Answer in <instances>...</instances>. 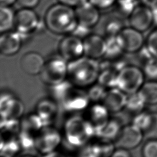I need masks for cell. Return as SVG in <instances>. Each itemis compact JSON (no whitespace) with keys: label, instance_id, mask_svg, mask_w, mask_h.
Wrapping results in <instances>:
<instances>
[{"label":"cell","instance_id":"4316f807","mask_svg":"<svg viewBox=\"0 0 157 157\" xmlns=\"http://www.w3.org/2000/svg\"><path fill=\"white\" fill-rule=\"evenodd\" d=\"M106 42L107 48L104 57L107 59H115L124 52L117 36L107 37Z\"/></svg>","mask_w":157,"mask_h":157},{"label":"cell","instance_id":"f1b7e54d","mask_svg":"<svg viewBox=\"0 0 157 157\" xmlns=\"http://www.w3.org/2000/svg\"><path fill=\"white\" fill-rule=\"evenodd\" d=\"M134 0H117L115 2L116 11L121 17H128L136 6Z\"/></svg>","mask_w":157,"mask_h":157},{"label":"cell","instance_id":"d590c367","mask_svg":"<svg viewBox=\"0 0 157 157\" xmlns=\"http://www.w3.org/2000/svg\"><path fill=\"white\" fill-rule=\"evenodd\" d=\"M142 157H157V139H148L142 148Z\"/></svg>","mask_w":157,"mask_h":157},{"label":"cell","instance_id":"4dcf8cb0","mask_svg":"<svg viewBox=\"0 0 157 157\" xmlns=\"http://www.w3.org/2000/svg\"><path fill=\"white\" fill-rule=\"evenodd\" d=\"M151 120V113L146 112H139L134 116L132 123L144 132L148 127Z\"/></svg>","mask_w":157,"mask_h":157},{"label":"cell","instance_id":"52a82bcc","mask_svg":"<svg viewBox=\"0 0 157 157\" xmlns=\"http://www.w3.org/2000/svg\"><path fill=\"white\" fill-rule=\"evenodd\" d=\"M62 140V135L55 128L44 126L36 136L35 148L44 155L56 150Z\"/></svg>","mask_w":157,"mask_h":157},{"label":"cell","instance_id":"ab89813d","mask_svg":"<svg viewBox=\"0 0 157 157\" xmlns=\"http://www.w3.org/2000/svg\"><path fill=\"white\" fill-rule=\"evenodd\" d=\"M40 0H17V2L22 8L33 9L39 3Z\"/></svg>","mask_w":157,"mask_h":157},{"label":"cell","instance_id":"ba28073f","mask_svg":"<svg viewBox=\"0 0 157 157\" xmlns=\"http://www.w3.org/2000/svg\"><path fill=\"white\" fill-rule=\"evenodd\" d=\"M59 55L68 63L84 55L83 42L80 37L69 34L63 38L58 45Z\"/></svg>","mask_w":157,"mask_h":157},{"label":"cell","instance_id":"f35d334b","mask_svg":"<svg viewBox=\"0 0 157 157\" xmlns=\"http://www.w3.org/2000/svg\"><path fill=\"white\" fill-rule=\"evenodd\" d=\"M13 157H44V156L39 151L34 148L21 150Z\"/></svg>","mask_w":157,"mask_h":157},{"label":"cell","instance_id":"8992f818","mask_svg":"<svg viewBox=\"0 0 157 157\" xmlns=\"http://www.w3.org/2000/svg\"><path fill=\"white\" fill-rule=\"evenodd\" d=\"M90 102L87 91L72 85L64 94L58 104L64 112L76 114L85 110Z\"/></svg>","mask_w":157,"mask_h":157},{"label":"cell","instance_id":"7c38bea8","mask_svg":"<svg viewBox=\"0 0 157 157\" xmlns=\"http://www.w3.org/2000/svg\"><path fill=\"white\" fill-rule=\"evenodd\" d=\"M39 25V18L33 9L21 8L15 13V27L23 36L32 33Z\"/></svg>","mask_w":157,"mask_h":157},{"label":"cell","instance_id":"30bf717a","mask_svg":"<svg viewBox=\"0 0 157 157\" xmlns=\"http://www.w3.org/2000/svg\"><path fill=\"white\" fill-rule=\"evenodd\" d=\"M117 37L124 52L137 53L144 47L145 39L142 33L131 26L123 28Z\"/></svg>","mask_w":157,"mask_h":157},{"label":"cell","instance_id":"74e56055","mask_svg":"<svg viewBox=\"0 0 157 157\" xmlns=\"http://www.w3.org/2000/svg\"><path fill=\"white\" fill-rule=\"evenodd\" d=\"M99 9H106L115 4L117 0H88Z\"/></svg>","mask_w":157,"mask_h":157},{"label":"cell","instance_id":"7402d4cb","mask_svg":"<svg viewBox=\"0 0 157 157\" xmlns=\"http://www.w3.org/2000/svg\"><path fill=\"white\" fill-rule=\"evenodd\" d=\"M123 126L121 122L118 119H110L102 129L96 134V136L107 139L114 142L118 137Z\"/></svg>","mask_w":157,"mask_h":157},{"label":"cell","instance_id":"f6af8a7d","mask_svg":"<svg viewBox=\"0 0 157 157\" xmlns=\"http://www.w3.org/2000/svg\"><path fill=\"white\" fill-rule=\"evenodd\" d=\"M17 0H0L1 6H10V5L14 4Z\"/></svg>","mask_w":157,"mask_h":157},{"label":"cell","instance_id":"6da1fadb","mask_svg":"<svg viewBox=\"0 0 157 157\" xmlns=\"http://www.w3.org/2000/svg\"><path fill=\"white\" fill-rule=\"evenodd\" d=\"M44 21L48 29L56 34H72L78 25L75 9L60 2L47 10Z\"/></svg>","mask_w":157,"mask_h":157},{"label":"cell","instance_id":"b9f144b4","mask_svg":"<svg viewBox=\"0 0 157 157\" xmlns=\"http://www.w3.org/2000/svg\"><path fill=\"white\" fill-rule=\"evenodd\" d=\"M59 2L71 7H77L88 0H58Z\"/></svg>","mask_w":157,"mask_h":157},{"label":"cell","instance_id":"1f68e13d","mask_svg":"<svg viewBox=\"0 0 157 157\" xmlns=\"http://www.w3.org/2000/svg\"><path fill=\"white\" fill-rule=\"evenodd\" d=\"M77 157H100L95 144L88 142L78 148Z\"/></svg>","mask_w":157,"mask_h":157},{"label":"cell","instance_id":"9a60e30c","mask_svg":"<svg viewBox=\"0 0 157 157\" xmlns=\"http://www.w3.org/2000/svg\"><path fill=\"white\" fill-rule=\"evenodd\" d=\"M109 111L101 103H94L87 109L86 119L95 131L96 134L107 124L110 120Z\"/></svg>","mask_w":157,"mask_h":157},{"label":"cell","instance_id":"44dd1931","mask_svg":"<svg viewBox=\"0 0 157 157\" xmlns=\"http://www.w3.org/2000/svg\"><path fill=\"white\" fill-rule=\"evenodd\" d=\"M44 126L42 120L36 112L26 115L20 120V131L35 137Z\"/></svg>","mask_w":157,"mask_h":157},{"label":"cell","instance_id":"7bdbcfd3","mask_svg":"<svg viewBox=\"0 0 157 157\" xmlns=\"http://www.w3.org/2000/svg\"><path fill=\"white\" fill-rule=\"evenodd\" d=\"M43 156H44V157H66L63 153H61L56 150H55L49 153L44 155Z\"/></svg>","mask_w":157,"mask_h":157},{"label":"cell","instance_id":"e575fe53","mask_svg":"<svg viewBox=\"0 0 157 157\" xmlns=\"http://www.w3.org/2000/svg\"><path fill=\"white\" fill-rule=\"evenodd\" d=\"M143 133L148 139H157V113H151L150 123Z\"/></svg>","mask_w":157,"mask_h":157},{"label":"cell","instance_id":"ac0fdd59","mask_svg":"<svg viewBox=\"0 0 157 157\" xmlns=\"http://www.w3.org/2000/svg\"><path fill=\"white\" fill-rule=\"evenodd\" d=\"M59 105L53 98H44L38 101L36 113L41 118L44 126L51 125L59 112Z\"/></svg>","mask_w":157,"mask_h":157},{"label":"cell","instance_id":"d4e9b609","mask_svg":"<svg viewBox=\"0 0 157 157\" xmlns=\"http://www.w3.org/2000/svg\"><path fill=\"white\" fill-rule=\"evenodd\" d=\"M15 13L7 6L0 8V31L1 33L9 31L15 26Z\"/></svg>","mask_w":157,"mask_h":157},{"label":"cell","instance_id":"7dc6e473","mask_svg":"<svg viewBox=\"0 0 157 157\" xmlns=\"http://www.w3.org/2000/svg\"><path fill=\"white\" fill-rule=\"evenodd\" d=\"M134 1H136V0H134Z\"/></svg>","mask_w":157,"mask_h":157},{"label":"cell","instance_id":"3957f363","mask_svg":"<svg viewBox=\"0 0 157 157\" xmlns=\"http://www.w3.org/2000/svg\"><path fill=\"white\" fill-rule=\"evenodd\" d=\"M95 136V131L85 117L75 114L64 124L63 140L67 147L78 149L90 142Z\"/></svg>","mask_w":157,"mask_h":157},{"label":"cell","instance_id":"ffe728a7","mask_svg":"<svg viewBox=\"0 0 157 157\" xmlns=\"http://www.w3.org/2000/svg\"><path fill=\"white\" fill-rule=\"evenodd\" d=\"M23 36L18 32H5L0 37V51L5 56L16 54L20 49Z\"/></svg>","mask_w":157,"mask_h":157},{"label":"cell","instance_id":"e0dca14e","mask_svg":"<svg viewBox=\"0 0 157 157\" xmlns=\"http://www.w3.org/2000/svg\"><path fill=\"white\" fill-rule=\"evenodd\" d=\"M127 94L118 88L109 89L101 101L110 113H118L125 107Z\"/></svg>","mask_w":157,"mask_h":157},{"label":"cell","instance_id":"484cf974","mask_svg":"<svg viewBox=\"0 0 157 157\" xmlns=\"http://www.w3.org/2000/svg\"><path fill=\"white\" fill-rule=\"evenodd\" d=\"M139 91L142 94L145 102L148 105L157 104V81L151 80L145 82Z\"/></svg>","mask_w":157,"mask_h":157},{"label":"cell","instance_id":"5bb4252c","mask_svg":"<svg viewBox=\"0 0 157 157\" xmlns=\"http://www.w3.org/2000/svg\"><path fill=\"white\" fill-rule=\"evenodd\" d=\"M98 9L89 1L75 7V11L78 25L88 29L94 27L100 19Z\"/></svg>","mask_w":157,"mask_h":157},{"label":"cell","instance_id":"d6986e66","mask_svg":"<svg viewBox=\"0 0 157 157\" xmlns=\"http://www.w3.org/2000/svg\"><path fill=\"white\" fill-rule=\"evenodd\" d=\"M45 61V60L40 53L36 52H29L21 56L20 66L25 74L36 75L41 72Z\"/></svg>","mask_w":157,"mask_h":157},{"label":"cell","instance_id":"836d02e7","mask_svg":"<svg viewBox=\"0 0 157 157\" xmlns=\"http://www.w3.org/2000/svg\"><path fill=\"white\" fill-rule=\"evenodd\" d=\"M123 28V24L119 19L114 18L109 21L105 25V32L109 37L117 36Z\"/></svg>","mask_w":157,"mask_h":157},{"label":"cell","instance_id":"ee69618b","mask_svg":"<svg viewBox=\"0 0 157 157\" xmlns=\"http://www.w3.org/2000/svg\"><path fill=\"white\" fill-rule=\"evenodd\" d=\"M150 7L152 9L153 15H154V19H155V22L157 23V1L155 2L153 4H152Z\"/></svg>","mask_w":157,"mask_h":157},{"label":"cell","instance_id":"603a6c76","mask_svg":"<svg viewBox=\"0 0 157 157\" xmlns=\"http://www.w3.org/2000/svg\"><path fill=\"white\" fill-rule=\"evenodd\" d=\"M146 104L144 98L139 91L134 93L127 94V99L124 109L128 112L137 114L143 111Z\"/></svg>","mask_w":157,"mask_h":157},{"label":"cell","instance_id":"4fadbf2b","mask_svg":"<svg viewBox=\"0 0 157 157\" xmlns=\"http://www.w3.org/2000/svg\"><path fill=\"white\" fill-rule=\"evenodd\" d=\"M25 107L22 101L7 92L1 93L0 112L1 118L18 119L22 117Z\"/></svg>","mask_w":157,"mask_h":157},{"label":"cell","instance_id":"60d3db41","mask_svg":"<svg viewBox=\"0 0 157 157\" xmlns=\"http://www.w3.org/2000/svg\"><path fill=\"white\" fill-rule=\"evenodd\" d=\"M110 157H132V156L129 150L122 148H116Z\"/></svg>","mask_w":157,"mask_h":157},{"label":"cell","instance_id":"d6a6232c","mask_svg":"<svg viewBox=\"0 0 157 157\" xmlns=\"http://www.w3.org/2000/svg\"><path fill=\"white\" fill-rule=\"evenodd\" d=\"M143 71L145 77L151 80H157V58H151L144 64Z\"/></svg>","mask_w":157,"mask_h":157},{"label":"cell","instance_id":"9c48e42d","mask_svg":"<svg viewBox=\"0 0 157 157\" xmlns=\"http://www.w3.org/2000/svg\"><path fill=\"white\" fill-rule=\"evenodd\" d=\"M144 133L133 124H126L122 127L118 137L114 140L116 148L132 150L138 147L144 138Z\"/></svg>","mask_w":157,"mask_h":157},{"label":"cell","instance_id":"83f0119b","mask_svg":"<svg viewBox=\"0 0 157 157\" xmlns=\"http://www.w3.org/2000/svg\"><path fill=\"white\" fill-rule=\"evenodd\" d=\"M98 139L94 142L98 150L100 157H110L115 150V145L113 141L97 137Z\"/></svg>","mask_w":157,"mask_h":157},{"label":"cell","instance_id":"bcb514c9","mask_svg":"<svg viewBox=\"0 0 157 157\" xmlns=\"http://www.w3.org/2000/svg\"><path fill=\"white\" fill-rule=\"evenodd\" d=\"M0 157H13V156L10 155H9L7 153H6L4 152H1V155H0Z\"/></svg>","mask_w":157,"mask_h":157},{"label":"cell","instance_id":"5b68a950","mask_svg":"<svg viewBox=\"0 0 157 157\" xmlns=\"http://www.w3.org/2000/svg\"><path fill=\"white\" fill-rule=\"evenodd\" d=\"M145 77L143 69L135 65H126L118 72L117 88L126 94L137 92L145 83Z\"/></svg>","mask_w":157,"mask_h":157},{"label":"cell","instance_id":"f546056e","mask_svg":"<svg viewBox=\"0 0 157 157\" xmlns=\"http://www.w3.org/2000/svg\"><path fill=\"white\" fill-rule=\"evenodd\" d=\"M107 90L102 85L99 83L93 84L90 86L87 91V93L90 101H93L94 103L101 102L103 99Z\"/></svg>","mask_w":157,"mask_h":157},{"label":"cell","instance_id":"7a4b0ae2","mask_svg":"<svg viewBox=\"0 0 157 157\" xmlns=\"http://www.w3.org/2000/svg\"><path fill=\"white\" fill-rule=\"evenodd\" d=\"M100 72L98 60L83 56L68 63L67 79L75 86L84 88L97 82Z\"/></svg>","mask_w":157,"mask_h":157},{"label":"cell","instance_id":"277c9868","mask_svg":"<svg viewBox=\"0 0 157 157\" xmlns=\"http://www.w3.org/2000/svg\"><path fill=\"white\" fill-rule=\"evenodd\" d=\"M68 62L61 56H52L45 61L40 74V80L45 85L52 86L67 78Z\"/></svg>","mask_w":157,"mask_h":157},{"label":"cell","instance_id":"cb8c5ba5","mask_svg":"<svg viewBox=\"0 0 157 157\" xmlns=\"http://www.w3.org/2000/svg\"><path fill=\"white\" fill-rule=\"evenodd\" d=\"M118 74V71L112 68L101 69L97 82L107 89L117 88Z\"/></svg>","mask_w":157,"mask_h":157},{"label":"cell","instance_id":"8d00e7d4","mask_svg":"<svg viewBox=\"0 0 157 157\" xmlns=\"http://www.w3.org/2000/svg\"><path fill=\"white\" fill-rule=\"evenodd\" d=\"M145 47L153 57L157 58V28L148 34Z\"/></svg>","mask_w":157,"mask_h":157},{"label":"cell","instance_id":"8fae6325","mask_svg":"<svg viewBox=\"0 0 157 157\" xmlns=\"http://www.w3.org/2000/svg\"><path fill=\"white\" fill-rule=\"evenodd\" d=\"M130 26L143 33L148 30L155 23L151 8L144 4L136 5L129 17Z\"/></svg>","mask_w":157,"mask_h":157},{"label":"cell","instance_id":"2e32d148","mask_svg":"<svg viewBox=\"0 0 157 157\" xmlns=\"http://www.w3.org/2000/svg\"><path fill=\"white\" fill-rule=\"evenodd\" d=\"M84 56L98 60L104 57L106 52V39L98 34H90L83 40Z\"/></svg>","mask_w":157,"mask_h":157}]
</instances>
